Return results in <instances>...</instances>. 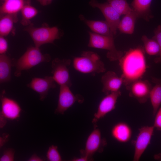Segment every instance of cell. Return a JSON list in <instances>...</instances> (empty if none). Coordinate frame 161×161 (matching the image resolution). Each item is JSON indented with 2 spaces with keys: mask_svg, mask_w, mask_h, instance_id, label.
<instances>
[{
  "mask_svg": "<svg viewBox=\"0 0 161 161\" xmlns=\"http://www.w3.org/2000/svg\"><path fill=\"white\" fill-rule=\"evenodd\" d=\"M143 47L130 49L119 60L123 84L126 87L132 82L142 79L147 66Z\"/></svg>",
  "mask_w": 161,
  "mask_h": 161,
  "instance_id": "obj_1",
  "label": "cell"
},
{
  "mask_svg": "<svg viewBox=\"0 0 161 161\" xmlns=\"http://www.w3.org/2000/svg\"><path fill=\"white\" fill-rule=\"evenodd\" d=\"M51 59L50 55L43 54L39 48L35 46L30 47L18 59H12V66L16 68L14 75L19 77L22 71L29 69L42 62H49Z\"/></svg>",
  "mask_w": 161,
  "mask_h": 161,
  "instance_id": "obj_2",
  "label": "cell"
},
{
  "mask_svg": "<svg viewBox=\"0 0 161 161\" xmlns=\"http://www.w3.org/2000/svg\"><path fill=\"white\" fill-rule=\"evenodd\" d=\"M73 66L77 71L85 74H95L105 72L106 68L103 62L96 53L84 51L80 57H75Z\"/></svg>",
  "mask_w": 161,
  "mask_h": 161,
  "instance_id": "obj_3",
  "label": "cell"
},
{
  "mask_svg": "<svg viewBox=\"0 0 161 161\" xmlns=\"http://www.w3.org/2000/svg\"><path fill=\"white\" fill-rule=\"evenodd\" d=\"M32 38L35 46L39 48L46 44H54V41L62 36L63 33L56 27H50L47 25L36 27L31 23L24 29Z\"/></svg>",
  "mask_w": 161,
  "mask_h": 161,
  "instance_id": "obj_4",
  "label": "cell"
},
{
  "mask_svg": "<svg viewBox=\"0 0 161 161\" xmlns=\"http://www.w3.org/2000/svg\"><path fill=\"white\" fill-rule=\"evenodd\" d=\"M89 33V47L107 50V57L111 61L119 60L123 56V52L116 48L113 35L107 36L91 32Z\"/></svg>",
  "mask_w": 161,
  "mask_h": 161,
  "instance_id": "obj_5",
  "label": "cell"
},
{
  "mask_svg": "<svg viewBox=\"0 0 161 161\" xmlns=\"http://www.w3.org/2000/svg\"><path fill=\"white\" fill-rule=\"evenodd\" d=\"M107 144L106 140L102 137L100 129L97 127L94 128L87 139L85 148L80 151V156L89 161L93 160V156L97 152H102Z\"/></svg>",
  "mask_w": 161,
  "mask_h": 161,
  "instance_id": "obj_6",
  "label": "cell"
},
{
  "mask_svg": "<svg viewBox=\"0 0 161 161\" xmlns=\"http://www.w3.org/2000/svg\"><path fill=\"white\" fill-rule=\"evenodd\" d=\"M71 63L69 59L61 60L58 58L52 61V77L55 81L60 86L66 85L70 87L72 85L68 68Z\"/></svg>",
  "mask_w": 161,
  "mask_h": 161,
  "instance_id": "obj_7",
  "label": "cell"
},
{
  "mask_svg": "<svg viewBox=\"0 0 161 161\" xmlns=\"http://www.w3.org/2000/svg\"><path fill=\"white\" fill-rule=\"evenodd\" d=\"M155 128L153 126H145L139 129V133L134 141V152L133 160L138 161L150 144Z\"/></svg>",
  "mask_w": 161,
  "mask_h": 161,
  "instance_id": "obj_8",
  "label": "cell"
},
{
  "mask_svg": "<svg viewBox=\"0 0 161 161\" xmlns=\"http://www.w3.org/2000/svg\"><path fill=\"white\" fill-rule=\"evenodd\" d=\"M84 101V98L79 95H74L66 85L60 86L58 103L55 112L56 114H63L76 102L80 103Z\"/></svg>",
  "mask_w": 161,
  "mask_h": 161,
  "instance_id": "obj_9",
  "label": "cell"
},
{
  "mask_svg": "<svg viewBox=\"0 0 161 161\" xmlns=\"http://www.w3.org/2000/svg\"><path fill=\"white\" fill-rule=\"evenodd\" d=\"M90 5L93 8H98L104 16L112 32L115 35L120 21V15L107 2L100 3L96 0H91Z\"/></svg>",
  "mask_w": 161,
  "mask_h": 161,
  "instance_id": "obj_10",
  "label": "cell"
},
{
  "mask_svg": "<svg viewBox=\"0 0 161 161\" xmlns=\"http://www.w3.org/2000/svg\"><path fill=\"white\" fill-rule=\"evenodd\" d=\"M121 94V92L119 91L106 95L102 99L92 121L94 128L97 127L96 123L99 120L115 109L117 100Z\"/></svg>",
  "mask_w": 161,
  "mask_h": 161,
  "instance_id": "obj_11",
  "label": "cell"
},
{
  "mask_svg": "<svg viewBox=\"0 0 161 161\" xmlns=\"http://www.w3.org/2000/svg\"><path fill=\"white\" fill-rule=\"evenodd\" d=\"M126 87L130 97L143 103H145L149 98L152 87L148 80L140 79L134 81Z\"/></svg>",
  "mask_w": 161,
  "mask_h": 161,
  "instance_id": "obj_12",
  "label": "cell"
},
{
  "mask_svg": "<svg viewBox=\"0 0 161 161\" xmlns=\"http://www.w3.org/2000/svg\"><path fill=\"white\" fill-rule=\"evenodd\" d=\"M1 96V111L0 117L6 120H13L20 117L22 109L19 104L16 100L4 96Z\"/></svg>",
  "mask_w": 161,
  "mask_h": 161,
  "instance_id": "obj_13",
  "label": "cell"
},
{
  "mask_svg": "<svg viewBox=\"0 0 161 161\" xmlns=\"http://www.w3.org/2000/svg\"><path fill=\"white\" fill-rule=\"evenodd\" d=\"M55 82L52 76H46L44 78L35 77L27 86L38 93L40 100L43 101L46 97L49 89L56 87Z\"/></svg>",
  "mask_w": 161,
  "mask_h": 161,
  "instance_id": "obj_14",
  "label": "cell"
},
{
  "mask_svg": "<svg viewBox=\"0 0 161 161\" xmlns=\"http://www.w3.org/2000/svg\"><path fill=\"white\" fill-rule=\"evenodd\" d=\"M101 81L103 84L102 92L106 95L120 91L123 84L121 76H119L112 71H108L103 75Z\"/></svg>",
  "mask_w": 161,
  "mask_h": 161,
  "instance_id": "obj_15",
  "label": "cell"
},
{
  "mask_svg": "<svg viewBox=\"0 0 161 161\" xmlns=\"http://www.w3.org/2000/svg\"><path fill=\"white\" fill-rule=\"evenodd\" d=\"M132 133L130 126L126 123L123 122L115 124L111 131L112 137L117 142L122 143L129 141L131 137Z\"/></svg>",
  "mask_w": 161,
  "mask_h": 161,
  "instance_id": "obj_16",
  "label": "cell"
},
{
  "mask_svg": "<svg viewBox=\"0 0 161 161\" xmlns=\"http://www.w3.org/2000/svg\"><path fill=\"white\" fill-rule=\"evenodd\" d=\"M80 18L95 33L104 36L113 35L110 27L105 20H90L84 18L82 15Z\"/></svg>",
  "mask_w": 161,
  "mask_h": 161,
  "instance_id": "obj_17",
  "label": "cell"
},
{
  "mask_svg": "<svg viewBox=\"0 0 161 161\" xmlns=\"http://www.w3.org/2000/svg\"><path fill=\"white\" fill-rule=\"evenodd\" d=\"M151 81L154 86L152 87L149 98L153 108V115L154 116L161 105V78L152 77Z\"/></svg>",
  "mask_w": 161,
  "mask_h": 161,
  "instance_id": "obj_18",
  "label": "cell"
},
{
  "mask_svg": "<svg viewBox=\"0 0 161 161\" xmlns=\"http://www.w3.org/2000/svg\"><path fill=\"white\" fill-rule=\"evenodd\" d=\"M27 0H6L1 6V15L7 14H17L21 11L24 6L29 3Z\"/></svg>",
  "mask_w": 161,
  "mask_h": 161,
  "instance_id": "obj_19",
  "label": "cell"
},
{
  "mask_svg": "<svg viewBox=\"0 0 161 161\" xmlns=\"http://www.w3.org/2000/svg\"><path fill=\"white\" fill-rule=\"evenodd\" d=\"M138 17L133 10L125 15L120 22L118 29L121 33L132 34L134 32L135 24Z\"/></svg>",
  "mask_w": 161,
  "mask_h": 161,
  "instance_id": "obj_20",
  "label": "cell"
},
{
  "mask_svg": "<svg viewBox=\"0 0 161 161\" xmlns=\"http://www.w3.org/2000/svg\"><path fill=\"white\" fill-rule=\"evenodd\" d=\"M12 59L6 54L0 55V83L10 81L11 79Z\"/></svg>",
  "mask_w": 161,
  "mask_h": 161,
  "instance_id": "obj_21",
  "label": "cell"
},
{
  "mask_svg": "<svg viewBox=\"0 0 161 161\" xmlns=\"http://www.w3.org/2000/svg\"><path fill=\"white\" fill-rule=\"evenodd\" d=\"M18 21L17 14H7L1 16L0 20V36L9 34L13 29L14 24Z\"/></svg>",
  "mask_w": 161,
  "mask_h": 161,
  "instance_id": "obj_22",
  "label": "cell"
},
{
  "mask_svg": "<svg viewBox=\"0 0 161 161\" xmlns=\"http://www.w3.org/2000/svg\"><path fill=\"white\" fill-rule=\"evenodd\" d=\"M152 0H133L131 4L132 8L137 15L138 18H147L151 16L150 7Z\"/></svg>",
  "mask_w": 161,
  "mask_h": 161,
  "instance_id": "obj_23",
  "label": "cell"
},
{
  "mask_svg": "<svg viewBox=\"0 0 161 161\" xmlns=\"http://www.w3.org/2000/svg\"><path fill=\"white\" fill-rule=\"evenodd\" d=\"M21 11L22 17L21 24L26 26L32 23L31 20L38 13V10L29 3L25 5Z\"/></svg>",
  "mask_w": 161,
  "mask_h": 161,
  "instance_id": "obj_24",
  "label": "cell"
},
{
  "mask_svg": "<svg viewBox=\"0 0 161 161\" xmlns=\"http://www.w3.org/2000/svg\"><path fill=\"white\" fill-rule=\"evenodd\" d=\"M141 40L144 44L145 52L150 55H157L160 51V46L154 39H149L145 35L142 36Z\"/></svg>",
  "mask_w": 161,
  "mask_h": 161,
  "instance_id": "obj_25",
  "label": "cell"
},
{
  "mask_svg": "<svg viewBox=\"0 0 161 161\" xmlns=\"http://www.w3.org/2000/svg\"><path fill=\"white\" fill-rule=\"evenodd\" d=\"M107 2L120 15H125L133 10L126 0H107Z\"/></svg>",
  "mask_w": 161,
  "mask_h": 161,
  "instance_id": "obj_26",
  "label": "cell"
},
{
  "mask_svg": "<svg viewBox=\"0 0 161 161\" xmlns=\"http://www.w3.org/2000/svg\"><path fill=\"white\" fill-rule=\"evenodd\" d=\"M58 146L52 145L48 148L46 153V158L49 161H61L62 159L58 150Z\"/></svg>",
  "mask_w": 161,
  "mask_h": 161,
  "instance_id": "obj_27",
  "label": "cell"
},
{
  "mask_svg": "<svg viewBox=\"0 0 161 161\" xmlns=\"http://www.w3.org/2000/svg\"><path fill=\"white\" fill-rule=\"evenodd\" d=\"M154 35L152 38L158 43L160 47V51L157 57L154 60L156 64H161V25H159L154 30Z\"/></svg>",
  "mask_w": 161,
  "mask_h": 161,
  "instance_id": "obj_28",
  "label": "cell"
},
{
  "mask_svg": "<svg viewBox=\"0 0 161 161\" xmlns=\"http://www.w3.org/2000/svg\"><path fill=\"white\" fill-rule=\"evenodd\" d=\"M15 151L13 148H8L4 150L0 161H13L14 160Z\"/></svg>",
  "mask_w": 161,
  "mask_h": 161,
  "instance_id": "obj_29",
  "label": "cell"
},
{
  "mask_svg": "<svg viewBox=\"0 0 161 161\" xmlns=\"http://www.w3.org/2000/svg\"><path fill=\"white\" fill-rule=\"evenodd\" d=\"M154 116L153 126L157 130L161 131V106L159 107Z\"/></svg>",
  "mask_w": 161,
  "mask_h": 161,
  "instance_id": "obj_30",
  "label": "cell"
},
{
  "mask_svg": "<svg viewBox=\"0 0 161 161\" xmlns=\"http://www.w3.org/2000/svg\"><path fill=\"white\" fill-rule=\"evenodd\" d=\"M8 47V42L4 36H0V54H6Z\"/></svg>",
  "mask_w": 161,
  "mask_h": 161,
  "instance_id": "obj_31",
  "label": "cell"
},
{
  "mask_svg": "<svg viewBox=\"0 0 161 161\" xmlns=\"http://www.w3.org/2000/svg\"><path fill=\"white\" fill-rule=\"evenodd\" d=\"M43 160L37 154H34L28 160V161H43Z\"/></svg>",
  "mask_w": 161,
  "mask_h": 161,
  "instance_id": "obj_32",
  "label": "cell"
},
{
  "mask_svg": "<svg viewBox=\"0 0 161 161\" xmlns=\"http://www.w3.org/2000/svg\"><path fill=\"white\" fill-rule=\"evenodd\" d=\"M9 136L8 134H5L0 138V146H2L8 140Z\"/></svg>",
  "mask_w": 161,
  "mask_h": 161,
  "instance_id": "obj_33",
  "label": "cell"
},
{
  "mask_svg": "<svg viewBox=\"0 0 161 161\" xmlns=\"http://www.w3.org/2000/svg\"><path fill=\"white\" fill-rule=\"evenodd\" d=\"M53 0H37L42 5L45 6L50 4Z\"/></svg>",
  "mask_w": 161,
  "mask_h": 161,
  "instance_id": "obj_34",
  "label": "cell"
},
{
  "mask_svg": "<svg viewBox=\"0 0 161 161\" xmlns=\"http://www.w3.org/2000/svg\"><path fill=\"white\" fill-rule=\"evenodd\" d=\"M72 161H88L89 160L86 158L80 156V157H74L71 160Z\"/></svg>",
  "mask_w": 161,
  "mask_h": 161,
  "instance_id": "obj_35",
  "label": "cell"
},
{
  "mask_svg": "<svg viewBox=\"0 0 161 161\" xmlns=\"http://www.w3.org/2000/svg\"><path fill=\"white\" fill-rule=\"evenodd\" d=\"M154 158L156 160L161 161V153L155 154L154 156Z\"/></svg>",
  "mask_w": 161,
  "mask_h": 161,
  "instance_id": "obj_36",
  "label": "cell"
},
{
  "mask_svg": "<svg viewBox=\"0 0 161 161\" xmlns=\"http://www.w3.org/2000/svg\"><path fill=\"white\" fill-rule=\"evenodd\" d=\"M3 0V1H4L6 0Z\"/></svg>",
  "mask_w": 161,
  "mask_h": 161,
  "instance_id": "obj_37",
  "label": "cell"
}]
</instances>
